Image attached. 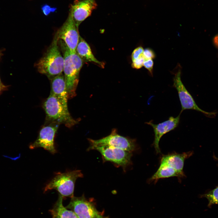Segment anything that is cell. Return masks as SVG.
Here are the masks:
<instances>
[{
  "label": "cell",
  "mask_w": 218,
  "mask_h": 218,
  "mask_svg": "<svg viewBox=\"0 0 218 218\" xmlns=\"http://www.w3.org/2000/svg\"><path fill=\"white\" fill-rule=\"evenodd\" d=\"M59 41L63 53V71L68 98L71 99L76 95L79 73L84 61L76 52H71L63 41Z\"/></svg>",
  "instance_id": "6da1fadb"
},
{
  "label": "cell",
  "mask_w": 218,
  "mask_h": 218,
  "mask_svg": "<svg viewBox=\"0 0 218 218\" xmlns=\"http://www.w3.org/2000/svg\"><path fill=\"white\" fill-rule=\"evenodd\" d=\"M59 40L56 32L46 51L35 64L38 72L50 80L63 71L64 59L58 45Z\"/></svg>",
  "instance_id": "7a4b0ae2"
},
{
  "label": "cell",
  "mask_w": 218,
  "mask_h": 218,
  "mask_svg": "<svg viewBox=\"0 0 218 218\" xmlns=\"http://www.w3.org/2000/svg\"><path fill=\"white\" fill-rule=\"evenodd\" d=\"M43 107L46 114V124L52 122L63 124L71 127L78 121L71 115L68 109L64 107L54 95L50 94L43 103Z\"/></svg>",
  "instance_id": "3957f363"
},
{
  "label": "cell",
  "mask_w": 218,
  "mask_h": 218,
  "mask_svg": "<svg viewBox=\"0 0 218 218\" xmlns=\"http://www.w3.org/2000/svg\"><path fill=\"white\" fill-rule=\"evenodd\" d=\"M83 174L80 170L64 173H58L46 185L44 192L52 189L56 190L63 199L74 197V185L76 180L82 177Z\"/></svg>",
  "instance_id": "277c9868"
},
{
  "label": "cell",
  "mask_w": 218,
  "mask_h": 218,
  "mask_svg": "<svg viewBox=\"0 0 218 218\" xmlns=\"http://www.w3.org/2000/svg\"><path fill=\"white\" fill-rule=\"evenodd\" d=\"M95 150L101 154L104 162L110 161L121 167L124 170L131 163L132 152L107 146L89 147L88 150Z\"/></svg>",
  "instance_id": "5b68a950"
},
{
  "label": "cell",
  "mask_w": 218,
  "mask_h": 218,
  "mask_svg": "<svg viewBox=\"0 0 218 218\" xmlns=\"http://www.w3.org/2000/svg\"><path fill=\"white\" fill-rule=\"evenodd\" d=\"M66 207L73 211L78 218H105L96 209L93 201L88 200L83 194L71 198Z\"/></svg>",
  "instance_id": "8992f818"
},
{
  "label": "cell",
  "mask_w": 218,
  "mask_h": 218,
  "mask_svg": "<svg viewBox=\"0 0 218 218\" xmlns=\"http://www.w3.org/2000/svg\"><path fill=\"white\" fill-rule=\"evenodd\" d=\"M89 147L107 146L121 149L133 152L136 148L135 140L119 135L116 129H113L108 135L101 139L94 140L88 139Z\"/></svg>",
  "instance_id": "52a82bcc"
},
{
  "label": "cell",
  "mask_w": 218,
  "mask_h": 218,
  "mask_svg": "<svg viewBox=\"0 0 218 218\" xmlns=\"http://www.w3.org/2000/svg\"><path fill=\"white\" fill-rule=\"evenodd\" d=\"M181 70L179 68L173 78V87L177 90L181 106L180 114L185 110H193L200 112L208 117L215 116V112L204 111L197 105L192 96L183 84L181 78Z\"/></svg>",
  "instance_id": "ba28073f"
},
{
  "label": "cell",
  "mask_w": 218,
  "mask_h": 218,
  "mask_svg": "<svg viewBox=\"0 0 218 218\" xmlns=\"http://www.w3.org/2000/svg\"><path fill=\"white\" fill-rule=\"evenodd\" d=\"M59 40L63 41L71 52H76L80 35L70 13L65 21L56 32Z\"/></svg>",
  "instance_id": "9c48e42d"
},
{
  "label": "cell",
  "mask_w": 218,
  "mask_h": 218,
  "mask_svg": "<svg viewBox=\"0 0 218 218\" xmlns=\"http://www.w3.org/2000/svg\"><path fill=\"white\" fill-rule=\"evenodd\" d=\"M60 124L54 122L46 124L41 129L37 139L29 146V148L32 149L41 147L52 154L56 153L54 139Z\"/></svg>",
  "instance_id": "30bf717a"
},
{
  "label": "cell",
  "mask_w": 218,
  "mask_h": 218,
  "mask_svg": "<svg viewBox=\"0 0 218 218\" xmlns=\"http://www.w3.org/2000/svg\"><path fill=\"white\" fill-rule=\"evenodd\" d=\"M97 6L96 0H75L71 5L69 12L78 27L91 15Z\"/></svg>",
  "instance_id": "8fae6325"
},
{
  "label": "cell",
  "mask_w": 218,
  "mask_h": 218,
  "mask_svg": "<svg viewBox=\"0 0 218 218\" xmlns=\"http://www.w3.org/2000/svg\"><path fill=\"white\" fill-rule=\"evenodd\" d=\"M180 114L176 117H170L168 120L157 124H154L152 121L146 122L153 128L154 138L153 145L157 154L160 153L159 143L161 137L167 133L174 130L178 126L180 120Z\"/></svg>",
  "instance_id": "7c38bea8"
},
{
  "label": "cell",
  "mask_w": 218,
  "mask_h": 218,
  "mask_svg": "<svg viewBox=\"0 0 218 218\" xmlns=\"http://www.w3.org/2000/svg\"><path fill=\"white\" fill-rule=\"evenodd\" d=\"M193 154L192 151H189L182 153L174 152L164 155L161 158L160 165L167 166L184 174L183 171L184 161Z\"/></svg>",
  "instance_id": "4fadbf2b"
},
{
  "label": "cell",
  "mask_w": 218,
  "mask_h": 218,
  "mask_svg": "<svg viewBox=\"0 0 218 218\" xmlns=\"http://www.w3.org/2000/svg\"><path fill=\"white\" fill-rule=\"evenodd\" d=\"M50 94L54 96L65 108H68V94L62 73L50 80Z\"/></svg>",
  "instance_id": "5bb4252c"
},
{
  "label": "cell",
  "mask_w": 218,
  "mask_h": 218,
  "mask_svg": "<svg viewBox=\"0 0 218 218\" xmlns=\"http://www.w3.org/2000/svg\"><path fill=\"white\" fill-rule=\"evenodd\" d=\"M76 51L84 61L95 62L104 68V63L96 59L93 54L88 44L80 36Z\"/></svg>",
  "instance_id": "9a60e30c"
},
{
  "label": "cell",
  "mask_w": 218,
  "mask_h": 218,
  "mask_svg": "<svg viewBox=\"0 0 218 218\" xmlns=\"http://www.w3.org/2000/svg\"><path fill=\"white\" fill-rule=\"evenodd\" d=\"M63 197L59 194L58 198L52 209L49 210L52 218H78L75 213L64 207Z\"/></svg>",
  "instance_id": "2e32d148"
},
{
  "label": "cell",
  "mask_w": 218,
  "mask_h": 218,
  "mask_svg": "<svg viewBox=\"0 0 218 218\" xmlns=\"http://www.w3.org/2000/svg\"><path fill=\"white\" fill-rule=\"evenodd\" d=\"M185 174L180 173L176 170L167 166L160 165L157 171L148 180V182H156L160 179L173 177L181 178Z\"/></svg>",
  "instance_id": "e0dca14e"
},
{
  "label": "cell",
  "mask_w": 218,
  "mask_h": 218,
  "mask_svg": "<svg viewBox=\"0 0 218 218\" xmlns=\"http://www.w3.org/2000/svg\"><path fill=\"white\" fill-rule=\"evenodd\" d=\"M200 197H205L207 199L209 207H210L213 205L218 204V186L214 189L201 195Z\"/></svg>",
  "instance_id": "ac0fdd59"
},
{
  "label": "cell",
  "mask_w": 218,
  "mask_h": 218,
  "mask_svg": "<svg viewBox=\"0 0 218 218\" xmlns=\"http://www.w3.org/2000/svg\"><path fill=\"white\" fill-rule=\"evenodd\" d=\"M144 50L143 47L141 46H139L135 49L131 54L132 61L143 56Z\"/></svg>",
  "instance_id": "d6986e66"
},
{
  "label": "cell",
  "mask_w": 218,
  "mask_h": 218,
  "mask_svg": "<svg viewBox=\"0 0 218 218\" xmlns=\"http://www.w3.org/2000/svg\"><path fill=\"white\" fill-rule=\"evenodd\" d=\"M154 61L152 59H145L143 66L148 71L150 75H153Z\"/></svg>",
  "instance_id": "ffe728a7"
},
{
  "label": "cell",
  "mask_w": 218,
  "mask_h": 218,
  "mask_svg": "<svg viewBox=\"0 0 218 218\" xmlns=\"http://www.w3.org/2000/svg\"><path fill=\"white\" fill-rule=\"evenodd\" d=\"M143 56L145 59H153L156 57L155 54L151 48H147L144 49Z\"/></svg>",
  "instance_id": "44dd1931"
},
{
  "label": "cell",
  "mask_w": 218,
  "mask_h": 218,
  "mask_svg": "<svg viewBox=\"0 0 218 218\" xmlns=\"http://www.w3.org/2000/svg\"><path fill=\"white\" fill-rule=\"evenodd\" d=\"M144 60L145 58L143 56L136 60L132 61V67L133 68L136 69H140L143 66V64Z\"/></svg>",
  "instance_id": "7402d4cb"
},
{
  "label": "cell",
  "mask_w": 218,
  "mask_h": 218,
  "mask_svg": "<svg viewBox=\"0 0 218 218\" xmlns=\"http://www.w3.org/2000/svg\"><path fill=\"white\" fill-rule=\"evenodd\" d=\"M3 156L5 157L8 158L12 160H16V159H18L20 157V155L18 156V157H10L9 156H8L7 155H3Z\"/></svg>",
  "instance_id": "603a6c76"
},
{
  "label": "cell",
  "mask_w": 218,
  "mask_h": 218,
  "mask_svg": "<svg viewBox=\"0 0 218 218\" xmlns=\"http://www.w3.org/2000/svg\"><path fill=\"white\" fill-rule=\"evenodd\" d=\"M6 88H7V87H6L5 86H4L2 87H0V94L1 93V92L5 90L6 89Z\"/></svg>",
  "instance_id": "cb8c5ba5"
},
{
  "label": "cell",
  "mask_w": 218,
  "mask_h": 218,
  "mask_svg": "<svg viewBox=\"0 0 218 218\" xmlns=\"http://www.w3.org/2000/svg\"><path fill=\"white\" fill-rule=\"evenodd\" d=\"M4 86V85L2 83V82H1V81L0 79V87H2V86Z\"/></svg>",
  "instance_id": "d4e9b609"
},
{
  "label": "cell",
  "mask_w": 218,
  "mask_h": 218,
  "mask_svg": "<svg viewBox=\"0 0 218 218\" xmlns=\"http://www.w3.org/2000/svg\"><path fill=\"white\" fill-rule=\"evenodd\" d=\"M1 54H2V53H1V51H0V58L1 56Z\"/></svg>",
  "instance_id": "484cf974"
},
{
  "label": "cell",
  "mask_w": 218,
  "mask_h": 218,
  "mask_svg": "<svg viewBox=\"0 0 218 218\" xmlns=\"http://www.w3.org/2000/svg\"><path fill=\"white\" fill-rule=\"evenodd\" d=\"M216 158V159H217V160H218V158H217L216 157V158Z\"/></svg>",
  "instance_id": "4316f807"
},
{
  "label": "cell",
  "mask_w": 218,
  "mask_h": 218,
  "mask_svg": "<svg viewBox=\"0 0 218 218\" xmlns=\"http://www.w3.org/2000/svg\"><path fill=\"white\" fill-rule=\"evenodd\" d=\"M105 218H108V217H106Z\"/></svg>",
  "instance_id": "83f0119b"
}]
</instances>
